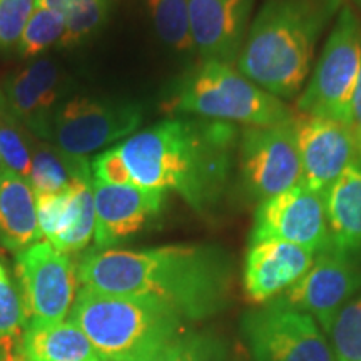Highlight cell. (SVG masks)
Segmentation results:
<instances>
[{
	"mask_svg": "<svg viewBox=\"0 0 361 361\" xmlns=\"http://www.w3.org/2000/svg\"><path fill=\"white\" fill-rule=\"evenodd\" d=\"M69 322L82 329L102 361H154L186 331V319L159 301L85 286L75 295Z\"/></svg>",
	"mask_w": 361,
	"mask_h": 361,
	"instance_id": "cell-4",
	"label": "cell"
},
{
	"mask_svg": "<svg viewBox=\"0 0 361 361\" xmlns=\"http://www.w3.org/2000/svg\"><path fill=\"white\" fill-rule=\"evenodd\" d=\"M0 361H11V355L4 348H0Z\"/></svg>",
	"mask_w": 361,
	"mask_h": 361,
	"instance_id": "cell-34",
	"label": "cell"
},
{
	"mask_svg": "<svg viewBox=\"0 0 361 361\" xmlns=\"http://www.w3.org/2000/svg\"><path fill=\"white\" fill-rule=\"evenodd\" d=\"M42 238L29 180L6 171L0 176V245L19 252Z\"/></svg>",
	"mask_w": 361,
	"mask_h": 361,
	"instance_id": "cell-20",
	"label": "cell"
},
{
	"mask_svg": "<svg viewBox=\"0 0 361 361\" xmlns=\"http://www.w3.org/2000/svg\"><path fill=\"white\" fill-rule=\"evenodd\" d=\"M329 336L336 361H361V296L343 306Z\"/></svg>",
	"mask_w": 361,
	"mask_h": 361,
	"instance_id": "cell-28",
	"label": "cell"
},
{
	"mask_svg": "<svg viewBox=\"0 0 361 361\" xmlns=\"http://www.w3.org/2000/svg\"><path fill=\"white\" fill-rule=\"evenodd\" d=\"M62 75L49 59H39L13 72L0 85L8 111L27 133L35 137L51 139L54 116L61 106Z\"/></svg>",
	"mask_w": 361,
	"mask_h": 361,
	"instance_id": "cell-17",
	"label": "cell"
},
{
	"mask_svg": "<svg viewBox=\"0 0 361 361\" xmlns=\"http://www.w3.org/2000/svg\"><path fill=\"white\" fill-rule=\"evenodd\" d=\"M361 290L360 252L338 250L329 243L316 252L313 264L276 300L308 313L329 333L343 306Z\"/></svg>",
	"mask_w": 361,
	"mask_h": 361,
	"instance_id": "cell-11",
	"label": "cell"
},
{
	"mask_svg": "<svg viewBox=\"0 0 361 361\" xmlns=\"http://www.w3.org/2000/svg\"><path fill=\"white\" fill-rule=\"evenodd\" d=\"M25 134V128L12 116L0 92V157L6 171L29 179L32 144L27 142Z\"/></svg>",
	"mask_w": 361,
	"mask_h": 361,
	"instance_id": "cell-25",
	"label": "cell"
},
{
	"mask_svg": "<svg viewBox=\"0 0 361 361\" xmlns=\"http://www.w3.org/2000/svg\"><path fill=\"white\" fill-rule=\"evenodd\" d=\"M111 0H69L64 20L66 30L61 47H75L92 37L104 25L109 13Z\"/></svg>",
	"mask_w": 361,
	"mask_h": 361,
	"instance_id": "cell-26",
	"label": "cell"
},
{
	"mask_svg": "<svg viewBox=\"0 0 361 361\" xmlns=\"http://www.w3.org/2000/svg\"><path fill=\"white\" fill-rule=\"evenodd\" d=\"M239 134L231 123L174 116L137 130L116 147L135 186L173 191L204 214L228 192Z\"/></svg>",
	"mask_w": 361,
	"mask_h": 361,
	"instance_id": "cell-2",
	"label": "cell"
},
{
	"mask_svg": "<svg viewBox=\"0 0 361 361\" xmlns=\"http://www.w3.org/2000/svg\"><path fill=\"white\" fill-rule=\"evenodd\" d=\"M241 329L255 361H336L313 316L279 300L246 313Z\"/></svg>",
	"mask_w": 361,
	"mask_h": 361,
	"instance_id": "cell-8",
	"label": "cell"
},
{
	"mask_svg": "<svg viewBox=\"0 0 361 361\" xmlns=\"http://www.w3.org/2000/svg\"><path fill=\"white\" fill-rule=\"evenodd\" d=\"M96 207V250L112 247L141 233L161 214L168 194L139 186H114L92 180Z\"/></svg>",
	"mask_w": 361,
	"mask_h": 361,
	"instance_id": "cell-15",
	"label": "cell"
},
{
	"mask_svg": "<svg viewBox=\"0 0 361 361\" xmlns=\"http://www.w3.org/2000/svg\"><path fill=\"white\" fill-rule=\"evenodd\" d=\"M74 171V157H69L45 144H32V164L29 184L34 194L62 192L69 188Z\"/></svg>",
	"mask_w": 361,
	"mask_h": 361,
	"instance_id": "cell-23",
	"label": "cell"
},
{
	"mask_svg": "<svg viewBox=\"0 0 361 361\" xmlns=\"http://www.w3.org/2000/svg\"><path fill=\"white\" fill-rule=\"evenodd\" d=\"M142 119V107L135 102L78 96L59 106L49 141L62 154L87 159L99 149L137 133Z\"/></svg>",
	"mask_w": 361,
	"mask_h": 361,
	"instance_id": "cell-7",
	"label": "cell"
},
{
	"mask_svg": "<svg viewBox=\"0 0 361 361\" xmlns=\"http://www.w3.org/2000/svg\"><path fill=\"white\" fill-rule=\"evenodd\" d=\"M293 121L247 126L239 134V176L250 200L261 202L301 184L303 169Z\"/></svg>",
	"mask_w": 361,
	"mask_h": 361,
	"instance_id": "cell-9",
	"label": "cell"
},
{
	"mask_svg": "<svg viewBox=\"0 0 361 361\" xmlns=\"http://www.w3.org/2000/svg\"><path fill=\"white\" fill-rule=\"evenodd\" d=\"M154 361H239L219 336L207 331H183Z\"/></svg>",
	"mask_w": 361,
	"mask_h": 361,
	"instance_id": "cell-24",
	"label": "cell"
},
{
	"mask_svg": "<svg viewBox=\"0 0 361 361\" xmlns=\"http://www.w3.org/2000/svg\"><path fill=\"white\" fill-rule=\"evenodd\" d=\"M171 116L247 126L291 123L296 111L219 61H202L178 80L164 104Z\"/></svg>",
	"mask_w": 361,
	"mask_h": 361,
	"instance_id": "cell-5",
	"label": "cell"
},
{
	"mask_svg": "<svg viewBox=\"0 0 361 361\" xmlns=\"http://www.w3.org/2000/svg\"><path fill=\"white\" fill-rule=\"evenodd\" d=\"M191 35L202 61L236 66L255 0H188Z\"/></svg>",
	"mask_w": 361,
	"mask_h": 361,
	"instance_id": "cell-16",
	"label": "cell"
},
{
	"mask_svg": "<svg viewBox=\"0 0 361 361\" xmlns=\"http://www.w3.org/2000/svg\"><path fill=\"white\" fill-rule=\"evenodd\" d=\"M64 30V17L34 6V11L22 30L19 42H17V52L24 59L37 57L47 49H51L52 45L61 44Z\"/></svg>",
	"mask_w": 361,
	"mask_h": 361,
	"instance_id": "cell-27",
	"label": "cell"
},
{
	"mask_svg": "<svg viewBox=\"0 0 361 361\" xmlns=\"http://www.w3.org/2000/svg\"><path fill=\"white\" fill-rule=\"evenodd\" d=\"M90 169H92V178L106 184H114V186H130L133 178H130L128 166L119 154L117 147H111L102 151L90 161ZM135 186V184H134Z\"/></svg>",
	"mask_w": 361,
	"mask_h": 361,
	"instance_id": "cell-31",
	"label": "cell"
},
{
	"mask_svg": "<svg viewBox=\"0 0 361 361\" xmlns=\"http://www.w3.org/2000/svg\"><path fill=\"white\" fill-rule=\"evenodd\" d=\"M348 129L351 135H353V141L356 146V152H358V162L361 164V72L358 84H356L353 101H351V109H350V119H348Z\"/></svg>",
	"mask_w": 361,
	"mask_h": 361,
	"instance_id": "cell-32",
	"label": "cell"
},
{
	"mask_svg": "<svg viewBox=\"0 0 361 361\" xmlns=\"http://www.w3.org/2000/svg\"><path fill=\"white\" fill-rule=\"evenodd\" d=\"M34 11V0H0V49L13 47Z\"/></svg>",
	"mask_w": 361,
	"mask_h": 361,
	"instance_id": "cell-30",
	"label": "cell"
},
{
	"mask_svg": "<svg viewBox=\"0 0 361 361\" xmlns=\"http://www.w3.org/2000/svg\"><path fill=\"white\" fill-rule=\"evenodd\" d=\"M6 173V168H4V162H2V157H0V176Z\"/></svg>",
	"mask_w": 361,
	"mask_h": 361,
	"instance_id": "cell-35",
	"label": "cell"
},
{
	"mask_svg": "<svg viewBox=\"0 0 361 361\" xmlns=\"http://www.w3.org/2000/svg\"><path fill=\"white\" fill-rule=\"evenodd\" d=\"M301 157V184L323 194L340 176L358 162L348 126L326 117L298 114L293 121Z\"/></svg>",
	"mask_w": 361,
	"mask_h": 361,
	"instance_id": "cell-14",
	"label": "cell"
},
{
	"mask_svg": "<svg viewBox=\"0 0 361 361\" xmlns=\"http://www.w3.org/2000/svg\"><path fill=\"white\" fill-rule=\"evenodd\" d=\"M152 25L162 42L176 52H196L188 0H147Z\"/></svg>",
	"mask_w": 361,
	"mask_h": 361,
	"instance_id": "cell-22",
	"label": "cell"
},
{
	"mask_svg": "<svg viewBox=\"0 0 361 361\" xmlns=\"http://www.w3.org/2000/svg\"><path fill=\"white\" fill-rule=\"evenodd\" d=\"M316 252L284 241L250 243L243 283L252 303H269L281 296L311 268Z\"/></svg>",
	"mask_w": 361,
	"mask_h": 361,
	"instance_id": "cell-18",
	"label": "cell"
},
{
	"mask_svg": "<svg viewBox=\"0 0 361 361\" xmlns=\"http://www.w3.org/2000/svg\"><path fill=\"white\" fill-rule=\"evenodd\" d=\"M34 6L64 17L67 6H69V0H34Z\"/></svg>",
	"mask_w": 361,
	"mask_h": 361,
	"instance_id": "cell-33",
	"label": "cell"
},
{
	"mask_svg": "<svg viewBox=\"0 0 361 361\" xmlns=\"http://www.w3.org/2000/svg\"><path fill=\"white\" fill-rule=\"evenodd\" d=\"M27 326L25 308L19 288L6 274L0 278V348L11 355V345L24 335Z\"/></svg>",
	"mask_w": 361,
	"mask_h": 361,
	"instance_id": "cell-29",
	"label": "cell"
},
{
	"mask_svg": "<svg viewBox=\"0 0 361 361\" xmlns=\"http://www.w3.org/2000/svg\"><path fill=\"white\" fill-rule=\"evenodd\" d=\"M78 278L90 290L149 298L186 322H197L228 306L233 261L223 247L213 245L94 250L80 259Z\"/></svg>",
	"mask_w": 361,
	"mask_h": 361,
	"instance_id": "cell-1",
	"label": "cell"
},
{
	"mask_svg": "<svg viewBox=\"0 0 361 361\" xmlns=\"http://www.w3.org/2000/svg\"><path fill=\"white\" fill-rule=\"evenodd\" d=\"M22 361H102L101 356L72 322L27 324L20 338Z\"/></svg>",
	"mask_w": 361,
	"mask_h": 361,
	"instance_id": "cell-21",
	"label": "cell"
},
{
	"mask_svg": "<svg viewBox=\"0 0 361 361\" xmlns=\"http://www.w3.org/2000/svg\"><path fill=\"white\" fill-rule=\"evenodd\" d=\"M16 271L27 324L64 322L78 295V268L49 241L17 252Z\"/></svg>",
	"mask_w": 361,
	"mask_h": 361,
	"instance_id": "cell-10",
	"label": "cell"
},
{
	"mask_svg": "<svg viewBox=\"0 0 361 361\" xmlns=\"http://www.w3.org/2000/svg\"><path fill=\"white\" fill-rule=\"evenodd\" d=\"M361 72V20L343 4L322 56L298 96V114L348 124L351 101Z\"/></svg>",
	"mask_w": 361,
	"mask_h": 361,
	"instance_id": "cell-6",
	"label": "cell"
},
{
	"mask_svg": "<svg viewBox=\"0 0 361 361\" xmlns=\"http://www.w3.org/2000/svg\"><path fill=\"white\" fill-rule=\"evenodd\" d=\"M353 2L356 4V6H358V7L361 8V0H353Z\"/></svg>",
	"mask_w": 361,
	"mask_h": 361,
	"instance_id": "cell-36",
	"label": "cell"
},
{
	"mask_svg": "<svg viewBox=\"0 0 361 361\" xmlns=\"http://www.w3.org/2000/svg\"><path fill=\"white\" fill-rule=\"evenodd\" d=\"M284 241L319 252L329 245L322 194L305 184L258 202L250 243Z\"/></svg>",
	"mask_w": 361,
	"mask_h": 361,
	"instance_id": "cell-12",
	"label": "cell"
},
{
	"mask_svg": "<svg viewBox=\"0 0 361 361\" xmlns=\"http://www.w3.org/2000/svg\"><path fill=\"white\" fill-rule=\"evenodd\" d=\"M92 169L85 157H75L69 188L62 192L35 194V213L42 238L66 255L89 245L96 231Z\"/></svg>",
	"mask_w": 361,
	"mask_h": 361,
	"instance_id": "cell-13",
	"label": "cell"
},
{
	"mask_svg": "<svg viewBox=\"0 0 361 361\" xmlns=\"http://www.w3.org/2000/svg\"><path fill=\"white\" fill-rule=\"evenodd\" d=\"M343 0H263L251 20L236 69L283 101L298 97L319 39Z\"/></svg>",
	"mask_w": 361,
	"mask_h": 361,
	"instance_id": "cell-3",
	"label": "cell"
},
{
	"mask_svg": "<svg viewBox=\"0 0 361 361\" xmlns=\"http://www.w3.org/2000/svg\"><path fill=\"white\" fill-rule=\"evenodd\" d=\"M329 243L361 252V164L355 162L323 194Z\"/></svg>",
	"mask_w": 361,
	"mask_h": 361,
	"instance_id": "cell-19",
	"label": "cell"
}]
</instances>
